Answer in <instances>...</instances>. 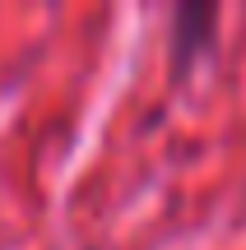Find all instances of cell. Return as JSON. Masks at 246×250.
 I'll return each mask as SVG.
<instances>
[{
	"mask_svg": "<svg viewBox=\"0 0 246 250\" xmlns=\"http://www.w3.org/2000/svg\"><path fill=\"white\" fill-rule=\"evenodd\" d=\"M214 9L204 5H191V9H177V65H186V51H195V46L204 42V33L214 28Z\"/></svg>",
	"mask_w": 246,
	"mask_h": 250,
	"instance_id": "6da1fadb",
	"label": "cell"
}]
</instances>
